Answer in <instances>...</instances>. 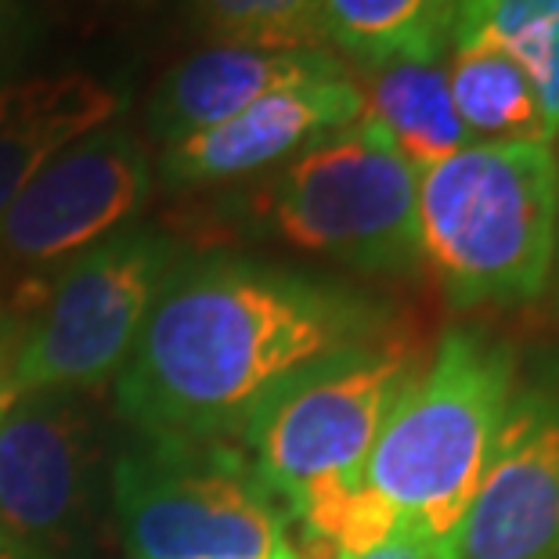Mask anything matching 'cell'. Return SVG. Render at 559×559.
<instances>
[{
	"label": "cell",
	"mask_w": 559,
	"mask_h": 559,
	"mask_svg": "<svg viewBox=\"0 0 559 559\" xmlns=\"http://www.w3.org/2000/svg\"><path fill=\"white\" fill-rule=\"evenodd\" d=\"M394 332L383 304L340 282L235 257L177 264L116 397L145 437L239 440L285 383Z\"/></svg>",
	"instance_id": "6da1fadb"
},
{
	"label": "cell",
	"mask_w": 559,
	"mask_h": 559,
	"mask_svg": "<svg viewBox=\"0 0 559 559\" xmlns=\"http://www.w3.org/2000/svg\"><path fill=\"white\" fill-rule=\"evenodd\" d=\"M221 221L361 275L423 271L419 170L383 130L358 120L311 141L221 199Z\"/></svg>",
	"instance_id": "7a4b0ae2"
},
{
	"label": "cell",
	"mask_w": 559,
	"mask_h": 559,
	"mask_svg": "<svg viewBox=\"0 0 559 559\" xmlns=\"http://www.w3.org/2000/svg\"><path fill=\"white\" fill-rule=\"evenodd\" d=\"M361 91V120L376 123L394 141L415 170L473 145L448 91V69L440 62H383L365 66L354 76Z\"/></svg>",
	"instance_id": "5bb4252c"
},
{
	"label": "cell",
	"mask_w": 559,
	"mask_h": 559,
	"mask_svg": "<svg viewBox=\"0 0 559 559\" xmlns=\"http://www.w3.org/2000/svg\"><path fill=\"white\" fill-rule=\"evenodd\" d=\"M552 285H556V304H559V228H556V257H552Z\"/></svg>",
	"instance_id": "7402d4cb"
},
{
	"label": "cell",
	"mask_w": 559,
	"mask_h": 559,
	"mask_svg": "<svg viewBox=\"0 0 559 559\" xmlns=\"http://www.w3.org/2000/svg\"><path fill=\"white\" fill-rule=\"evenodd\" d=\"M0 559H22V556H19L15 549H11V545H8L4 538H0Z\"/></svg>",
	"instance_id": "603a6c76"
},
{
	"label": "cell",
	"mask_w": 559,
	"mask_h": 559,
	"mask_svg": "<svg viewBox=\"0 0 559 559\" xmlns=\"http://www.w3.org/2000/svg\"><path fill=\"white\" fill-rule=\"evenodd\" d=\"M127 94L91 73L15 80L0 87V217L58 152L112 123Z\"/></svg>",
	"instance_id": "4fadbf2b"
},
{
	"label": "cell",
	"mask_w": 559,
	"mask_h": 559,
	"mask_svg": "<svg viewBox=\"0 0 559 559\" xmlns=\"http://www.w3.org/2000/svg\"><path fill=\"white\" fill-rule=\"evenodd\" d=\"M156 185V163L134 127L105 123L73 141L22 188L0 217V264L62 267L130 228Z\"/></svg>",
	"instance_id": "ba28073f"
},
{
	"label": "cell",
	"mask_w": 559,
	"mask_h": 559,
	"mask_svg": "<svg viewBox=\"0 0 559 559\" xmlns=\"http://www.w3.org/2000/svg\"><path fill=\"white\" fill-rule=\"evenodd\" d=\"M462 0H318L325 47L365 66L440 62Z\"/></svg>",
	"instance_id": "9a60e30c"
},
{
	"label": "cell",
	"mask_w": 559,
	"mask_h": 559,
	"mask_svg": "<svg viewBox=\"0 0 559 559\" xmlns=\"http://www.w3.org/2000/svg\"><path fill=\"white\" fill-rule=\"evenodd\" d=\"M33 40L29 8L22 0H0V87L8 83L11 69Z\"/></svg>",
	"instance_id": "d6986e66"
},
{
	"label": "cell",
	"mask_w": 559,
	"mask_h": 559,
	"mask_svg": "<svg viewBox=\"0 0 559 559\" xmlns=\"http://www.w3.org/2000/svg\"><path fill=\"white\" fill-rule=\"evenodd\" d=\"M350 73L325 47L271 51V47H202L166 73L148 102V134L174 145L239 116L278 87Z\"/></svg>",
	"instance_id": "7c38bea8"
},
{
	"label": "cell",
	"mask_w": 559,
	"mask_h": 559,
	"mask_svg": "<svg viewBox=\"0 0 559 559\" xmlns=\"http://www.w3.org/2000/svg\"><path fill=\"white\" fill-rule=\"evenodd\" d=\"M448 51V91L473 141H549L534 83L513 58L491 44H451Z\"/></svg>",
	"instance_id": "2e32d148"
},
{
	"label": "cell",
	"mask_w": 559,
	"mask_h": 559,
	"mask_svg": "<svg viewBox=\"0 0 559 559\" xmlns=\"http://www.w3.org/2000/svg\"><path fill=\"white\" fill-rule=\"evenodd\" d=\"M455 559H559V390L516 386Z\"/></svg>",
	"instance_id": "30bf717a"
},
{
	"label": "cell",
	"mask_w": 559,
	"mask_h": 559,
	"mask_svg": "<svg viewBox=\"0 0 559 559\" xmlns=\"http://www.w3.org/2000/svg\"><path fill=\"white\" fill-rule=\"evenodd\" d=\"M419 368V347L397 329L340 350L285 383L239 444L289 509L318 487L361 484L368 451Z\"/></svg>",
	"instance_id": "52a82bcc"
},
{
	"label": "cell",
	"mask_w": 559,
	"mask_h": 559,
	"mask_svg": "<svg viewBox=\"0 0 559 559\" xmlns=\"http://www.w3.org/2000/svg\"><path fill=\"white\" fill-rule=\"evenodd\" d=\"M98 459V426L80 394H19L0 419V538L22 559H73Z\"/></svg>",
	"instance_id": "9c48e42d"
},
{
	"label": "cell",
	"mask_w": 559,
	"mask_h": 559,
	"mask_svg": "<svg viewBox=\"0 0 559 559\" xmlns=\"http://www.w3.org/2000/svg\"><path fill=\"white\" fill-rule=\"evenodd\" d=\"M559 228L549 141H473L419 174V253L448 304L513 307L545 296Z\"/></svg>",
	"instance_id": "3957f363"
},
{
	"label": "cell",
	"mask_w": 559,
	"mask_h": 559,
	"mask_svg": "<svg viewBox=\"0 0 559 559\" xmlns=\"http://www.w3.org/2000/svg\"><path fill=\"white\" fill-rule=\"evenodd\" d=\"M343 559H455V552L444 549V545H437L430 534L401 523L383 545H376V549L358 552V556H343Z\"/></svg>",
	"instance_id": "ffe728a7"
},
{
	"label": "cell",
	"mask_w": 559,
	"mask_h": 559,
	"mask_svg": "<svg viewBox=\"0 0 559 559\" xmlns=\"http://www.w3.org/2000/svg\"><path fill=\"white\" fill-rule=\"evenodd\" d=\"M513 394V350L484 332L451 329L390 408L365 484L401 523L455 552Z\"/></svg>",
	"instance_id": "277c9868"
},
{
	"label": "cell",
	"mask_w": 559,
	"mask_h": 559,
	"mask_svg": "<svg viewBox=\"0 0 559 559\" xmlns=\"http://www.w3.org/2000/svg\"><path fill=\"white\" fill-rule=\"evenodd\" d=\"M361 112L365 105L354 73L278 87L231 120L163 145L156 177L170 192L242 185L275 170L311 141L358 123Z\"/></svg>",
	"instance_id": "8fae6325"
},
{
	"label": "cell",
	"mask_w": 559,
	"mask_h": 559,
	"mask_svg": "<svg viewBox=\"0 0 559 559\" xmlns=\"http://www.w3.org/2000/svg\"><path fill=\"white\" fill-rule=\"evenodd\" d=\"M22 336V321L0 311V419L15 404V383H11V365H15V347Z\"/></svg>",
	"instance_id": "44dd1931"
},
{
	"label": "cell",
	"mask_w": 559,
	"mask_h": 559,
	"mask_svg": "<svg viewBox=\"0 0 559 559\" xmlns=\"http://www.w3.org/2000/svg\"><path fill=\"white\" fill-rule=\"evenodd\" d=\"M130 559H300L293 513L239 440L138 437L112 466Z\"/></svg>",
	"instance_id": "5b68a950"
},
{
	"label": "cell",
	"mask_w": 559,
	"mask_h": 559,
	"mask_svg": "<svg viewBox=\"0 0 559 559\" xmlns=\"http://www.w3.org/2000/svg\"><path fill=\"white\" fill-rule=\"evenodd\" d=\"M185 8L210 47H325L318 0H185Z\"/></svg>",
	"instance_id": "ac0fdd59"
},
{
	"label": "cell",
	"mask_w": 559,
	"mask_h": 559,
	"mask_svg": "<svg viewBox=\"0 0 559 559\" xmlns=\"http://www.w3.org/2000/svg\"><path fill=\"white\" fill-rule=\"evenodd\" d=\"M451 44H491L534 83L549 141H559V0H462Z\"/></svg>",
	"instance_id": "e0dca14e"
},
{
	"label": "cell",
	"mask_w": 559,
	"mask_h": 559,
	"mask_svg": "<svg viewBox=\"0 0 559 559\" xmlns=\"http://www.w3.org/2000/svg\"><path fill=\"white\" fill-rule=\"evenodd\" d=\"M181 249L156 228H130L58 267L37 314L22 321L15 394H83L120 379Z\"/></svg>",
	"instance_id": "8992f818"
}]
</instances>
